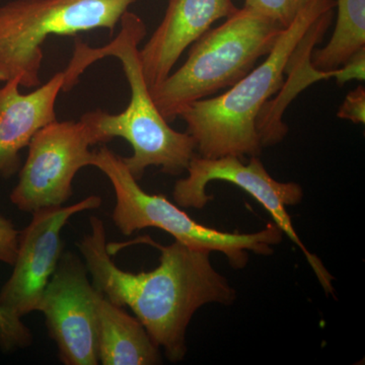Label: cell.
Listing matches in <instances>:
<instances>
[{"instance_id":"6da1fadb","label":"cell","mask_w":365,"mask_h":365,"mask_svg":"<svg viewBox=\"0 0 365 365\" xmlns=\"http://www.w3.org/2000/svg\"><path fill=\"white\" fill-rule=\"evenodd\" d=\"M90 222L91 232L79 242L78 249L93 287L112 304L129 307L170 361H181L187 353V328L194 314L205 304H230L235 299L227 278L213 268L211 253L177 241L163 246L143 235L118 242L117 248L150 245L160 251V265L148 272H128L112 261L102 220L91 216Z\"/></svg>"},{"instance_id":"7a4b0ae2","label":"cell","mask_w":365,"mask_h":365,"mask_svg":"<svg viewBox=\"0 0 365 365\" xmlns=\"http://www.w3.org/2000/svg\"><path fill=\"white\" fill-rule=\"evenodd\" d=\"M120 24L116 38L103 47L91 48L76 41L73 56L63 71L62 91L67 93L78 85L83 71L98 60L116 57L130 86V102L120 114L98 109L86 113L81 119L90 129L95 144L109 143L116 137L130 143L133 155L123 160L137 181L150 167L160 168L170 176H179L186 172L196 155L195 140L187 132L173 129L151 97L139 57L138 46L146 35L143 19L128 11Z\"/></svg>"},{"instance_id":"3957f363","label":"cell","mask_w":365,"mask_h":365,"mask_svg":"<svg viewBox=\"0 0 365 365\" xmlns=\"http://www.w3.org/2000/svg\"><path fill=\"white\" fill-rule=\"evenodd\" d=\"M335 6L336 0H311L283 29L263 63L225 93L197 101L180 114L200 157L232 155L244 160L247 155H260L263 145L257 130L259 114L284 83L288 62L300 41L324 14Z\"/></svg>"},{"instance_id":"277c9868","label":"cell","mask_w":365,"mask_h":365,"mask_svg":"<svg viewBox=\"0 0 365 365\" xmlns=\"http://www.w3.org/2000/svg\"><path fill=\"white\" fill-rule=\"evenodd\" d=\"M283 29L248 7L237 9L191 45L179 69L150 88L158 111L170 123L197 101L232 88L267 56Z\"/></svg>"},{"instance_id":"5b68a950","label":"cell","mask_w":365,"mask_h":365,"mask_svg":"<svg viewBox=\"0 0 365 365\" xmlns=\"http://www.w3.org/2000/svg\"><path fill=\"white\" fill-rule=\"evenodd\" d=\"M91 167L104 173L111 182L116 196L113 222L122 235H130L146 227L160 228L189 248L222 253L235 269L248 264L249 252L269 256L282 240V230L274 222L260 232L239 234L220 232L195 222L167 197L146 193L123 158L107 146L93 151Z\"/></svg>"},{"instance_id":"8992f818","label":"cell","mask_w":365,"mask_h":365,"mask_svg":"<svg viewBox=\"0 0 365 365\" xmlns=\"http://www.w3.org/2000/svg\"><path fill=\"white\" fill-rule=\"evenodd\" d=\"M139 0H13L0 7V81L40 85L43 45L50 36H76L96 29L114 32Z\"/></svg>"},{"instance_id":"52a82bcc","label":"cell","mask_w":365,"mask_h":365,"mask_svg":"<svg viewBox=\"0 0 365 365\" xmlns=\"http://www.w3.org/2000/svg\"><path fill=\"white\" fill-rule=\"evenodd\" d=\"M232 155L216 158L195 155L187 168V177L175 184L173 191L175 202L180 207H205L215 198L206 193V187L213 181L230 182L245 190L270 213L273 222L283 234L302 250L327 294H333V276L318 257L302 244L287 212L288 206L297 205L304 198L302 187L297 182H283L273 179L258 157L250 158L248 163Z\"/></svg>"},{"instance_id":"ba28073f","label":"cell","mask_w":365,"mask_h":365,"mask_svg":"<svg viewBox=\"0 0 365 365\" xmlns=\"http://www.w3.org/2000/svg\"><path fill=\"white\" fill-rule=\"evenodd\" d=\"M93 137L85 122H59L37 131L29 143L11 203L25 212L63 206L72 196V182L79 170L91 165Z\"/></svg>"},{"instance_id":"9c48e42d","label":"cell","mask_w":365,"mask_h":365,"mask_svg":"<svg viewBox=\"0 0 365 365\" xmlns=\"http://www.w3.org/2000/svg\"><path fill=\"white\" fill-rule=\"evenodd\" d=\"M98 290L78 256L62 253L46 287L40 311L66 365H97Z\"/></svg>"},{"instance_id":"30bf717a","label":"cell","mask_w":365,"mask_h":365,"mask_svg":"<svg viewBox=\"0 0 365 365\" xmlns=\"http://www.w3.org/2000/svg\"><path fill=\"white\" fill-rule=\"evenodd\" d=\"M102 205L91 195L71 206L40 209L33 212L28 227L19 235L14 271L0 290V307L18 318L39 312L46 287L63 253L62 228L78 212Z\"/></svg>"},{"instance_id":"8fae6325","label":"cell","mask_w":365,"mask_h":365,"mask_svg":"<svg viewBox=\"0 0 365 365\" xmlns=\"http://www.w3.org/2000/svg\"><path fill=\"white\" fill-rule=\"evenodd\" d=\"M232 0H170L162 23L139 50L150 88L163 83L186 51L210 26L237 11Z\"/></svg>"},{"instance_id":"7c38bea8","label":"cell","mask_w":365,"mask_h":365,"mask_svg":"<svg viewBox=\"0 0 365 365\" xmlns=\"http://www.w3.org/2000/svg\"><path fill=\"white\" fill-rule=\"evenodd\" d=\"M63 71L30 93H21L20 79L0 81V177L14 176L21 167V151L46 125L56 121L57 98Z\"/></svg>"},{"instance_id":"4fadbf2b","label":"cell","mask_w":365,"mask_h":365,"mask_svg":"<svg viewBox=\"0 0 365 365\" xmlns=\"http://www.w3.org/2000/svg\"><path fill=\"white\" fill-rule=\"evenodd\" d=\"M333 14L334 9L324 14L314 24L304 39L300 41L285 71V73H289V79L287 83H283L279 96L273 102L268 101L259 114L257 130L263 148L280 143L287 135L288 128L282 122V114L300 91L316 81L335 78L337 69L332 71H319L311 61L314 45L323 39L332 21Z\"/></svg>"},{"instance_id":"5bb4252c","label":"cell","mask_w":365,"mask_h":365,"mask_svg":"<svg viewBox=\"0 0 365 365\" xmlns=\"http://www.w3.org/2000/svg\"><path fill=\"white\" fill-rule=\"evenodd\" d=\"M98 355L103 365L160 364V347L136 317L98 292Z\"/></svg>"},{"instance_id":"9a60e30c","label":"cell","mask_w":365,"mask_h":365,"mask_svg":"<svg viewBox=\"0 0 365 365\" xmlns=\"http://www.w3.org/2000/svg\"><path fill=\"white\" fill-rule=\"evenodd\" d=\"M337 24L332 38L313 50L311 61L319 71H332L365 48V0H336Z\"/></svg>"},{"instance_id":"2e32d148","label":"cell","mask_w":365,"mask_h":365,"mask_svg":"<svg viewBox=\"0 0 365 365\" xmlns=\"http://www.w3.org/2000/svg\"><path fill=\"white\" fill-rule=\"evenodd\" d=\"M311 0H246L245 7L267 16L287 28Z\"/></svg>"},{"instance_id":"e0dca14e","label":"cell","mask_w":365,"mask_h":365,"mask_svg":"<svg viewBox=\"0 0 365 365\" xmlns=\"http://www.w3.org/2000/svg\"><path fill=\"white\" fill-rule=\"evenodd\" d=\"M33 336L21 318L6 313L0 307V348L11 352L32 344Z\"/></svg>"},{"instance_id":"ac0fdd59","label":"cell","mask_w":365,"mask_h":365,"mask_svg":"<svg viewBox=\"0 0 365 365\" xmlns=\"http://www.w3.org/2000/svg\"><path fill=\"white\" fill-rule=\"evenodd\" d=\"M337 117L351 121L354 124L365 123V88L364 86H359L347 93L344 102L338 110Z\"/></svg>"},{"instance_id":"d6986e66","label":"cell","mask_w":365,"mask_h":365,"mask_svg":"<svg viewBox=\"0 0 365 365\" xmlns=\"http://www.w3.org/2000/svg\"><path fill=\"white\" fill-rule=\"evenodd\" d=\"M20 232L14 227L13 222L0 215V262L14 265L18 253Z\"/></svg>"},{"instance_id":"ffe728a7","label":"cell","mask_w":365,"mask_h":365,"mask_svg":"<svg viewBox=\"0 0 365 365\" xmlns=\"http://www.w3.org/2000/svg\"><path fill=\"white\" fill-rule=\"evenodd\" d=\"M338 86H342L352 79L364 81L365 79V48L353 55L345 64L337 68L335 78Z\"/></svg>"}]
</instances>
